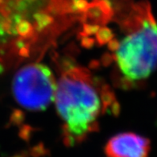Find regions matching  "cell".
Wrapping results in <instances>:
<instances>
[{
	"instance_id": "cell-1",
	"label": "cell",
	"mask_w": 157,
	"mask_h": 157,
	"mask_svg": "<svg viewBox=\"0 0 157 157\" xmlns=\"http://www.w3.org/2000/svg\"><path fill=\"white\" fill-rule=\"evenodd\" d=\"M55 102L63 122V141L71 147L99 128L113 95L86 67L69 65L57 79Z\"/></svg>"
},
{
	"instance_id": "cell-2",
	"label": "cell",
	"mask_w": 157,
	"mask_h": 157,
	"mask_svg": "<svg viewBox=\"0 0 157 157\" xmlns=\"http://www.w3.org/2000/svg\"><path fill=\"white\" fill-rule=\"evenodd\" d=\"M116 23L120 35L108 44L113 63L123 80L136 84L157 68V21L150 2L124 1Z\"/></svg>"
},
{
	"instance_id": "cell-3",
	"label": "cell",
	"mask_w": 157,
	"mask_h": 157,
	"mask_svg": "<svg viewBox=\"0 0 157 157\" xmlns=\"http://www.w3.org/2000/svg\"><path fill=\"white\" fill-rule=\"evenodd\" d=\"M57 78L48 67L34 63L27 64L15 74L13 93L17 102L29 110L45 109L54 101Z\"/></svg>"
},
{
	"instance_id": "cell-4",
	"label": "cell",
	"mask_w": 157,
	"mask_h": 157,
	"mask_svg": "<svg viewBox=\"0 0 157 157\" xmlns=\"http://www.w3.org/2000/svg\"><path fill=\"white\" fill-rule=\"evenodd\" d=\"M151 142L134 132H123L112 136L105 146L107 157H148Z\"/></svg>"
},
{
	"instance_id": "cell-5",
	"label": "cell",
	"mask_w": 157,
	"mask_h": 157,
	"mask_svg": "<svg viewBox=\"0 0 157 157\" xmlns=\"http://www.w3.org/2000/svg\"><path fill=\"white\" fill-rule=\"evenodd\" d=\"M0 2H1V0H0ZM0 34H1V22H0Z\"/></svg>"
}]
</instances>
